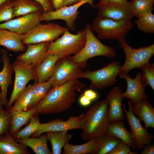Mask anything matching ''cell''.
<instances>
[{
	"mask_svg": "<svg viewBox=\"0 0 154 154\" xmlns=\"http://www.w3.org/2000/svg\"><path fill=\"white\" fill-rule=\"evenodd\" d=\"M69 30L57 23L50 22L38 25L27 33L21 35L24 45L35 44L44 42L54 41Z\"/></svg>",
	"mask_w": 154,
	"mask_h": 154,
	"instance_id": "52a82bcc",
	"label": "cell"
},
{
	"mask_svg": "<svg viewBox=\"0 0 154 154\" xmlns=\"http://www.w3.org/2000/svg\"><path fill=\"white\" fill-rule=\"evenodd\" d=\"M134 22L138 29L144 33H154V15L152 12L146 13Z\"/></svg>",
	"mask_w": 154,
	"mask_h": 154,
	"instance_id": "e575fe53",
	"label": "cell"
},
{
	"mask_svg": "<svg viewBox=\"0 0 154 154\" xmlns=\"http://www.w3.org/2000/svg\"><path fill=\"white\" fill-rule=\"evenodd\" d=\"M83 95L91 101L96 99L98 96L97 93L91 89L85 90Z\"/></svg>",
	"mask_w": 154,
	"mask_h": 154,
	"instance_id": "b9f144b4",
	"label": "cell"
},
{
	"mask_svg": "<svg viewBox=\"0 0 154 154\" xmlns=\"http://www.w3.org/2000/svg\"><path fill=\"white\" fill-rule=\"evenodd\" d=\"M35 84H29L14 101V105L8 110L10 111L16 110H27L32 95L33 90Z\"/></svg>",
	"mask_w": 154,
	"mask_h": 154,
	"instance_id": "4dcf8cb0",
	"label": "cell"
},
{
	"mask_svg": "<svg viewBox=\"0 0 154 154\" xmlns=\"http://www.w3.org/2000/svg\"><path fill=\"white\" fill-rule=\"evenodd\" d=\"M1 59L3 67L0 72V86L1 97L3 105L6 106L8 101L7 99V90L12 83V74L14 72L12 64H11L7 50L2 49Z\"/></svg>",
	"mask_w": 154,
	"mask_h": 154,
	"instance_id": "d6986e66",
	"label": "cell"
},
{
	"mask_svg": "<svg viewBox=\"0 0 154 154\" xmlns=\"http://www.w3.org/2000/svg\"><path fill=\"white\" fill-rule=\"evenodd\" d=\"M141 73V81L146 87L149 86L154 90V64H148L142 67Z\"/></svg>",
	"mask_w": 154,
	"mask_h": 154,
	"instance_id": "d590c367",
	"label": "cell"
},
{
	"mask_svg": "<svg viewBox=\"0 0 154 154\" xmlns=\"http://www.w3.org/2000/svg\"><path fill=\"white\" fill-rule=\"evenodd\" d=\"M84 115L85 124L81 134L84 140L97 138L107 131L110 121L108 104L106 99L92 105Z\"/></svg>",
	"mask_w": 154,
	"mask_h": 154,
	"instance_id": "7a4b0ae2",
	"label": "cell"
},
{
	"mask_svg": "<svg viewBox=\"0 0 154 154\" xmlns=\"http://www.w3.org/2000/svg\"><path fill=\"white\" fill-rule=\"evenodd\" d=\"M11 119V116L9 110L2 108L0 111V135L8 132Z\"/></svg>",
	"mask_w": 154,
	"mask_h": 154,
	"instance_id": "74e56055",
	"label": "cell"
},
{
	"mask_svg": "<svg viewBox=\"0 0 154 154\" xmlns=\"http://www.w3.org/2000/svg\"><path fill=\"white\" fill-rule=\"evenodd\" d=\"M94 0H82L79 2L71 5L64 6L56 10L44 12L41 14L40 19L42 21H49L54 20H64L69 30L74 31L76 30V20L79 14V8L82 5L88 3L92 7H95Z\"/></svg>",
	"mask_w": 154,
	"mask_h": 154,
	"instance_id": "30bf717a",
	"label": "cell"
},
{
	"mask_svg": "<svg viewBox=\"0 0 154 154\" xmlns=\"http://www.w3.org/2000/svg\"><path fill=\"white\" fill-rule=\"evenodd\" d=\"M85 86L84 84L76 79L52 88L36 106L34 115L58 114L66 110L76 100V91Z\"/></svg>",
	"mask_w": 154,
	"mask_h": 154,
	"instance_id": "6da1fadb",
	"label": "cell"
},
{
	"mask_svg": "<svg viewBox=\"0 0 154 154\" xmlns=\"http://www.w3.org/2000/svg\"><path fill=\"white\" fill-rule=\"evenodd\" d=\"M86 39L85 29L78 31L76 34H71L67 30L61 37L50 42L48 53L57 54L60 58L75 55L84 47Z\"/></svg>",
	"mask_w": 154,
	"mask_h": 154,
	"instance_id": "5b68a950",
	"label": "cell"
},
{
	"mask_svg": "<svg viewBox=\"0 0 154 154\" xmlns=\"http://www.w3.org/2000/svg\"><path fill=\"white\" fill-rule=\"evenodd\" d=\"M141 153V154H154V145L153 143H149L145 145Z\"/></svg>",
	"mask_w": 154,
	"mask_h": 154,
	"instance_id": "60d3db41",
	"label": "cell"
},
{
	"mask_svg": "<svg viewBox=\"0 0 154 154\" xmlns=\"http://www.w3.org/2000/svg\"><path fill=\"white\" fill-rule=\"evenodd\" d=\"M14 52H24L26 48L22 43L21 35L5 29H0V46Z\"/></svg>",
	"mask_w": 154,
	"mask_h": 154,
	"instance_id": "cb8c5ba5",
	"label": "cell"
},
{
	"mask_svg": "<svg viewBox=\"0 0 154 154\" xmlns=\"http://www.w3.org/2000/svg\"><path fill=\"white\" fill-rule=\"evenodd\" d=\"M36 110V107H35L25 111L21 110L9 111L11 119L8 132L9 134L13 136L19 131L22 127L27 124Z\"/></svg>",
	"mask_w": 154,
	"mask_h": 154,
	"instance_id": "d4e9b609",
	"label": "cell"
},
{
	"mask_svg": "<svg viewBox=\"0 0 154 154\" xmlns=\"http://www.w3.org/2000/svg\"><path fill=\"white\" fill-rule=\"evenodd\" d=\"M42 11L26 14L0 24V29H6L21 35L25 34L40 23V17Z\"/></svg>",
	"mask_w": 154,
	"mask_h": 154,
	"instance_id": "9a60e30c",
	"label": "cell"
},
{
	"mask_svg": "<svg viewBox=\"0 0 154 154\" xmlns=\"http://www.w3.org/2000/svg\"><path fill=\"white\" fill-rule=\"evenodd\" d=\"M50 43L44 42L27 45L25 52L18 56L16 60L35 68L47 54Z\"/></svg>",
	"mask_w": 154,
	"mask_h": 154,
	"instance_id": "e0dca14e",
	"label": "cell"
},
{
	"mask_svg": "<svg viewBox=\"0 0 154 154\" xmlns=\"http://www.w3.org/2000/svg\"><path fill=\"white\" fill-rule=\"evenodd\" d=\"M122 90L119 86L113 87L108 94L106 99L109 106V118L110 121L123 120L125 117L122 107V101L125 98Z\"/></svg>",
	"mask_w": 154,
	"mask_h": 154,
	"instance_id": "ac0fdd59",
	"label": "cell"
},
{
	"mask_svg": "<svg viewBox=\"0 0 154 154\" xmlns=\"http://www.w3.org/2000/svg\"><path fill=\"white\" fill-rule=\"evenodd\" d=\"M82 0H64V6H67L76 4Z\"/></svg>",
	"mask_w": 154,
	"mask_h": 154,
	"instance_id": "bcb514c9",
	"label": "cell"
},
{
	"mask_svg": "<svg viewBox=\"0 0 154 154\" xmlns=\"http://www.w3.org/2000/svg\"><path fill=\"white\" fill-rule=\"evenodd\" d=\"M47 137L52 148V154H60L62 149L72 138L67 131H54L46 133Z\"/></svg>",
	"mask_w": 154,
	"mask_h": 154,
	"instance_id": "f1b7e54d",
	"label": "cell"
},
{
	"mask_svg": "<svg viewBox=\"0 0 154 154\" xmlns=\"http://www.w3.org/2000/svg\"><path fill=\"white\" fill-rule=\"evenodd\" d=\"M2 104L1 101V88L0 86V111L3 108Z\"/></svg>",
	"mask_w": 154,
	"mask_h": 154,
	"instance_id": "7dc6e473",
	"label": "cell"
},
{
	"mask_svg": "<svg viewBox=\"0 0 154 154\" xmlns=\"http://www.w3.org/2000/svg\"><path fill=\"white\" fill-rule=\"evenodd\" d=\"M132 112L139 121L144 123L145 128H154V108L147 99L143 100L138 104H133Z\"/></svg>",
	"mask_w": 154,
	"mask_h": 154,
	"instance_id": "44dd1931",
	"label": "cell"
},
{
	"mask_svg": "<svg viewBox=\"0 0 154 154\" xmlns=\"http://www.w3.org/2000/svg\"><path fill=\"white\" fill-rule=\"evenodd\" d=\"M29 124L12 136L19 139H24L29 138L38 129L40 123L37 115H33L29 120Z\"/></svg>",
	"mask_w": 154,
	"mask_h": 154,
	"instance_id": "d6a6232c",
	"label": "cell"
},
{
	"mask_svg": "<svg viewBox=\"0 0 154 154\" xmlns=\"http://www.w3.org/2000/svg\"><path fill=\"white\" fill-rule=\"evenodd\" d=\"M98 10V17L116 20H131L133 17L131 1L123 3H108L95 5Z\"/></svg>",
	"mask_w": 154,
	"mask_h": 154,
	"instance_id": "5bb4252c",
	"label": "cell"
},
{
	"mask_svg": "<svg viewBox=\"0 0 154 154\" xmlns=\"http://www.w3.org/2000/svg\"><path fill=\"white\" fill-rule=\"evenodd\" d=\"M133 16L139 18L145 14L152 12L154 1L144 0H134L131 1Z\"/></svg>",
	"mask_w": 154,
	"mask_h": 154,
	"instance_id": "836d02e7",
	"label": "cell"
},
{
	"mask_svg": "<svg viewBox=\"0 0 154 154\" xmlns=\"http://www.w3.org/2000/svg\"><path fill=\"white\" fill-rule=\"evenodd\" d=\"M120 46L125 55V59L119 74L128 73L135 68L141 69L148 64L154 54V44L146 47L134 48L130 46L125 38L118 40Z\"/></svg>",
	"mask_w": 154,
	"mask_h": 154,
	"instance_id": "8992f818",
	"label": "cell"
},
{
	"mask_svg": "<svg viewBox=\"0 0 154 154\" xmlns=\"http://www.w3.org/2000/svg\"><path fill=\"white\" fill-rule=\"evenodd\" d=\"M7 0H0V5Z\"/></svg>",
	"mask_w": 154,
	"mask_h": 154,
	"instance_id": "c3c4849f",
	"label": "cell"
},
{
	"mask_svg": "<svg viewBox=\"0 0 154 154\" xmlns=\"http://www.w3.org/2000/svg\"><path fill=\"white\" fill-rule=\"evenodd\" d=\"M79 102L81 106H86L90 104L91 101L83 95L79 98Z\"/></svg>",
	"mask_w": 154,
	"mask_h": 154,
	"instance_id": "ee69618b",
	"label": "cell"
},
{
	"mask_svg": "<svg viewBox=\"0 0 154 154\" xmlns=\"http://www.w3.org/2000/svg\"><path fill=\"white\" fill-rule=\"evenodd\" d=\"M128 1V0H100L98 3L99 4L108 3H123Z\"/></svg>",
	"mask_w": 154,
	"mask_h": 154,
	"instance_id": "f6af8a7d",
	"label": "cell"
},
{
	"mask_svg": "<svg viewBox=\"0 0 154 154\" xmlns=\"http://www.w3.org/2000/svg\"><path fill=\"white\" fill-rule=\"evenodd\" d=\"M15 74L13 90L6 106L9 109L15 100L23 91L27 84L31 80H35V68L17 60L12 64Z\"/></svg>",
	"mask_w": 154,
	"mask_h": 154,
	"instance_id": "8fae6325",
	"label": "cell"
},
{
	"mask_svg": "<svg viewBox=\"0 0 154 154\" xmlns=\"http://www.w3.org/2000/svg\"><path fill=\"white\" fill-rule=\"evenodd\" d=\"M87 24L85 27L86 39L85 45L78 54L72 56L70 59L77 63L82 69L85 68L88 60L98 56H104L112 59L116 55V48L102 44L93 33Z\"/></svg>",
	"mask_w": 154,
	"mask_h": 154,
	"instance_id": "3957f363",
	"label": "cell"
},
{
	"mask_svg": "<svg viewBox=\"0 0 154 154\" xmlns=\"http://www.w3.org/2000/svg\"><path fill=\"white\" fill-rule=\"evenodd\" d=\"M13 9L15 17L43 10L41 5L34 0H13Z\"/></svg>",
	"mask_w": 154,
	"mask_h": 154,
	"instance_id": "83f0119b",
	"label": "cell"
},
{
	"mask_svg": "<svg viewBox=\"0 0 154 154\" xmlns=\"http://www.w3.org/2000/svg\"><path fill=\"white\" fill-rule=\"evenodd\" d=\"M69 57L60 58L57 61L54 73L48 80L51 82L52 88L77 79L80 78L84 72Z\"/></svg>",
	"mask_w": 154,
	"mask_h": 154,
	"instance_id": "9c48e42d",
	"label": "cell"
},
{
	"mask_svg": "<svg viewBox=\"0 0 154 154\" xmlns=\"http://www.w3.org/2000/svg\"><path fill=\"white\" fill-rule=\"evenodd\" d=\"M121 66L117 62L113 61L101 69L84 72L80 78L87 79L90 81L91 89H103L116 84L117 76Z\"/></svg>",
	"mask_w": 154,
	"mask_h": 154,
	"instance_id": "ba28073f",
	"label": "cell"
},
{
	"mask_svg": "<svg viewBox=\"0 0 154 154\" xmlns=\"http://www.w3.org/2000/svg\"><path fill=\"white\" fill-rule=\"evenodd\" d=\"M119 77L125 80L127 83L126 91L122 93L125 98L129 99L133 104L140 103L143 100L147 99L149 96L146 94L145 87L143 84L141 79V72L137 74L134 78H132L128 73L119 74Z\"/></svg>",
	"mask_w": 154,
	"mask_h": 154,
	"instance_id": "2e32d148",
	"label": "cell"
},
{
	"mask_svg": "<svg viewBox=\"0 0 154 154\" xmlns=\"http://www.w3.org/2000/svg\"><path fill=\"white\" fill-rule=\"evenodd\" d=\"M131 20H116L97 17L93 20L90 27L96 33L98 39L118 40L125 38L133 28V24Z\"/></svg>",
	"mask_w": 154,
	"mask_h": 154,
	"instance_id": "277c9868",
	"label": "cell"
},
{
	"mask_svg": "<svg viewBox=\"0 0 154 154\" xmlns=\"http://www.w3.org/2000/svg\"><path fill=\"white\" fill-rule=\"evenodd\" d=\"M13 5V0H7L0 5V22L7 21L15 17Z\"/></svg>",
	"mask_w": 154,
	"mask_h": 154,
	"instance_id": "8d00e7d4",
	"label": "cell"
},
{
	"mask_svg": "<svg viewBox=\"0 0 154 154\" xmlns=\"http://www.w3.org/2000/svg\"><path fill=\"white\" fill-rule=\"evenodd\" d=\"M133 0H131V1H133ZM146 0V1H149L154 2V0Z\"/></svg>",
	"mask_w": 154,
	"mask_h": 154,
	"instance_id": "681fc988",
	"label": "cell"
},
{
	"mask_svg": "<svg viewBox=\"0 0 154 154\" xmlns=\"http://www.w3.org/2000/svg\"><path fill=\"white\" fill-rule=\"evenodd\" d=\"M35 82L32 98L27 110L35 107L52 88L51 82L48 80L40 83Z\"/></svg>",
	"mask_w": 154,
	"mask_h": 154,
	"instance_id": "1f68e13d",
	"label": "cell"
},
{
	"mask_svg": "<svg viewBox=\"0 0 154 154\" xmlns=\"http://www.w3.org/2000/svg\"><path fill=\"white\" fill-rule=\"evenodd\" d=\"M131 150L130 147L127 144L120 142L117 144L108 154H137Z\"/></svg>",
	"mask_w": 154,
	"mask_h": 154,
	"instance_id": "f35d334b",
	"label": "cell"
},
{
	"mask_svg": "<svg viewBox=\"0 0 154 154\" xmlns=\"http://www.w3.org/2000/svg\"><path fill=\"white\" fill-rule=\"evenodd\" d=\"M97 142L92 154H108L121 141L107 131L96 138Z\"/></svg>",
	"mask_w": 154,
	"mask_h": 154,
	"instance_id": "4316f807",
	"label": "cell"
},
{
	"mask_svg": "<svg viewBox=\"0 0 154 154\" xmlns=\"http://www.w3.org/2000/svg\"><path fill=\"white\" fill-rule=\"evenodd\" d=\"M54 10H58L64 6V0H50Z\"/></svg>",
	"mask_w": 154,
	"mask_h": 154,
	"instance_id": "7bdbcfd3",
	"label": "cell"
},
{
	"mask_svg": "<svg viewBox=\"0 0 154 154\" xmlns=\"http://www.w3.org/2000/svg\"><path fill=\"white\" fill-rule=\"evenodd\" d=\"M85 124L84 114L78 116H72L68 119L64 121L61 119H56L47 123H40L38 129L32 135V137L36 138L45 132L54 131H67L75 129L82 130Z\"/></svg>",
	"mask_w": 154,
	"mask_h": 154,
	"instance_id": "7c38bea8",
	"label": "cell"
},
{
	"mask_svg": "<svg viewBox=\"0 0 154 154\" xmlns=\"http://www.w3.org/2000/svg\"><path fill=\"white\" fill-rule=\"evenodd\" d=\"M60 58L57 54L48 53L41 62L35 68V81L40 83L48 80L52 76L56 63Z\"/></svg>",
	"mask_w": 154,
	"mask_h": 154,
	"instance_id": "ffe728a7",
	"label": "cell"
},
{
	"mask_svg": "<svg viewBox=\"0 0 154 154\" xmlns=\"http://www.w3.org/2000/svg\"><path fill=\"white\" fill-rule=\"evenodd\" d=\"M42 6L43 12H48L54 11L50 0H34Z\"/></svg>",
	"mask_w": 154,
	"mask_h": 154,
	"instance_id": "ab89813d",
	"label": "cell"
},
{
	"mask_svg": "<svg viewBox=\"0 0 154 154\" xmlns=\"http://www.w3.org/2000/svg\"><path fill=\"white\" fill-rule=\"evenodd\" d=\"M17 142L23 144L30 147L36 154H52L48 145L46 134L39 137L24 139H19L14 138Z\"/></svg>",
	"mask_w": 154,
	"mask_h": 154,
	"instance_id": "484cf974",
	"label": "cell"
},
{
	"mask_svg": "<svg viewBox=\"0 0 154 154\" xmlns=\"http://www.w3.org/2000/svg\"><path fill=\"white\" fill-rule=\"evenodd\" d=\"M128 110L126 109L125 105L124 104H122V108L127 118L131 132L134 139L136 149L141 150L145 145L151 143L154 136L148 132L146 129L143 127L140 121L132 112L131 106L132 103L130 100H128Z\"/></svg>",
	"mask_w": 154,
	"mask_h": 154,
	"instance_id": "4fadbf2b",
	"label": "cell"
},
{
	"mask_svg": "<svg viewBox=\"0 0 154 154\" xmlns=\"http://www.w3.org/2000/svg\"><path fill=\"white\" fill-rule=\"evenodd\" d=\"M107 131L128 145L130 148L133 149H136L133 136L131 132L126 129L123 120L110 121Z\"/></svg>",
	"mask_w": 154,
	"mask_h": 154,
	"instance_id": "7402d4cb",
	"label": "cell"
},
{
	"mask_svg": "<svg viewBox=\"0 0 154 154\" xmlns=\"http://www.w3.org/2000/svg\"><path fill=\"white\" fill-rule=\"evenodd\" d=\"M27 147L18 143L8 132L0 135V154H30Z\"/></svg>",
	"mask_w": 154,
	"mask_h": 154,
	"instance_id": "603a6c76",
	"label": "cell"
},
{
	"mask_svg": "<svg viewBox=\"0 0 154 154\" xmlns=\"http://www.w3.org/2000/svg\"><path fill=\"white\" fill-rule=\"evenodd\" d=\"M86 143L80 145H73L68 142L64 147L63 154H92L96 146L97 138L92 139Z\"/></svg>",
	"mask_w": 154,
	"mask_h": 154,
	"instance_id": "f546056e",
	"label": "cell"
}]
</instances>
